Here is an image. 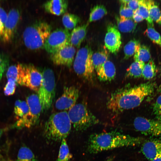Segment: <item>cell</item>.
Segmentation results:
<instances>
[{"instance_id": "obj_42", "label": "cell", "mask_w": 161, "mask_h": 161, "mask_svg": "<svg viewBox=\"0 0 161 161\" xmlns=\"http://www.w3.org/2000/svg\"><path fill=\"white\" fill-rule=\"evenodd\" d=\"M129 1V0H120L119 1L121 3V4L127 5Z\"/></svg>"}, {"instance_id": "obj_35", "label": "cell", "mask_w": 161, "mask_h": 161, "mask_svg": "<svg viewBox=\"0 0 161 161\" xmlns=\"http://www.w3.org/2000/svg\"><path fill=\"white\" fill-rule=\"evenodd\" d=\"M18 69V64L12 65L9 66L7 69L6 74L7 79L13 80L17 83Z\"/></svg>"}, {"instance_id": "obj_5", "label": "cell", "mask_w": 161, "mask_h": 161, "mask_svg": "<svg viewBox=\"0 0 161 161\" xmlns=\"http://www.w3.org/2000/svg\"><path fill=\"white\" fill-rule=\"evenodd\" d=\"M93 52L88 45L80 49L77 52L73 61V67L77 75L89 82H93L95 69L92 56Z\"/></svg>"}, {"instance_id": "obj_45", "label": "cell", "mask_w": 161, "mask_h": 161, "mask_svg": "<svg viewBox=\"0 0 161 161\" xmlns=\"http://www.w3.org/2000/svg\"><path fill=\"white\" fill-rule=\"evenodd\" d=\"M5 129L0 128V137L2 136L4 132L5 131Z\"/></svg>"}, {"instance_id": "obj_33", "label": "cell", "mask_w": 161, "mask_h": 161, "mask_svg": "<svg viewBox=\"0 0 161 161\" xmlns=\"http://www.w3.org/2000/svg\"><path fill=\"white\" fill-rule=\"evenodd\" d=\"M147 27L145 32L146 34L152 42L161 47V36L152 26L147 24Z\"/></svg>"}, {"instance_id": "obj_27", "label": "cell", "mask_w": 161, "mask_h": 161, "mask_svg": "<svg viewBox=\"0 0 161 161\" xmlns=\"http://www.w3.org/2000/svg\"><path fill=\"white\" fill-rule=\"evenodd\" d=\"M107 13V10L104 5L102 4L95 5L91 9L88 23L100 19Z\"/></svg>"}, {"instance_id": "obj_22", "label": "cell", "mask_w": 161, "mask_h": 161, "mask_svg": "<svg viewBox=\"0 0 161 161\" xmlns=\"http://www.w3.org/2000/svg\"><path fill=\"white\" fill-rule=\"evenodd\" d=\"M134 58V61L144 63L148 61L151 59V54L149 47L145 45L139 43L136 49Z\"/></svg>"}, {"instance_id": "obj_47", "label": "cell", "mask_w": 161, "mask_h": 161, "mask_svg": "<svg viewBox=\"0 0 161 161\" xmlns=\"http://www.w3.org/2000/svg\"><path fill=\"white\" fill-rule=\"evenodd\" d=\"M1 159L0 158V161H1Z\"/></svg>"}, {"instance_id": "obj_44", "label": "cell", "mask_w": 161, "mask_h": 161, "mask_svg": "<svg viewBox=\"0 0 161 161\" xmlns=\"http://www.w3.org/2000/svg\"><path fill=\"white\" fill-rule=\"evenodd\" d=\"M114 157L112 156L109 157L106 161H113Z\"/></svg>"}, {"instance_id": "obj_26", "label": "cell", "mask_w": 161, "mask_h": 161, "mask_svg": "<svg viewBox=\"0 0 161 161\" xmlns=\"http://www.w3.org/2000/svg\"><path fill=\"white\" fill-rule=\"evenodd\" d=\"M80 21L77 15L70 13H64L62 18V22L65 28L68 30L73 29Z\"/></svg>"}, {"instance_id": "obj_1", "label": "cell", "mask_w": 161, "mask_h": 161, "mask_svg": "<svg viewBox=\"0 0 161 161\" xmlns=\"http://www.w3.org/2000/svg\"><path fill=\"white\" fill-rule=\"evenodd\" d=\"M154 86L153 83L147 82L117 91L111 95L107 107L113 112L118 113L137 107L153 92Z\"/></svg>"}, {"instance_id": "obj_43", "label": "cell", "mask_w": 161, "mask_h": 161, "mask_svg": "<svg viewBox=\"0 0 161 161\" xmlns=\"http://www.w3.org/2000/svg\"><path fill=\"white\" fill-rule=\"evenodd\" d=\"M152 161H161V153Z\"/></svg>"}, {"instance_id": "obj_46", "label": "cell", "mask_w": 161, "mask_h": 161, "mask_svg": "<svg viewBox=\"0 0 161 161\" xmlns=\"http://www.w3.org/2000/svg\"><path fill=\"white\" fill-rule=\"evenodd\" d=\"M158 120L161 121V114L156 117Z\"/></svg>"}, {"instance_id": "obj_14", "label": "cell", "mask_w": 161, "mask_h": 161, "mask_svg": "<svg viewBox=\"0 0 161 161\" xmlns=\"http://www.w3.org/2000/svg\"><path fill=\"white\" fill-rule=\"evenodd\" d=\"M75 52V47L70 44L51 54L50 58L55 65H63L70 67L73 62Z\"/></svg>"}, {"instance_id": "obj_41", "label": "cell", "mask_w": 161, "mask_h": 161, "mask_svg": "<svg viewBox=\"0 0 161 161\" xmlns=\"http://www.w3.org/2000/svg\"><path fill=\"white\" fill-rule=\"evenodd\" d=\"M138 9L134 11L132 17V19L136 23L142 21L144 19L139 13Z\"/></svg>"}, {"instance_id": "obj_13", "label": "cell", "mask_w": 161, "mask_h": 161, "mask_svg": "<svg viewBox=\"0 0 161 161\" xmlns=\"http://www.w3.org/2000/svg\"><path fill=\"white\" fill-rule=\"evenodd\" d=\"M20 17L19 11L15 9L11 10L7 14L1 38L4 42H10L13 38Z\"/></svg>"}, {"instance_id": "obj_21", "label": "cell", "mask_w": 161, "mask_h": 161, "mask_svg": "<svg viewBox=\"0 0 161 161\" xmlns=\"http://www.w3.org/2000/svg\"><path fill=\"white\" fill-rule=\"evenodd\" d=\"M116 19L117 28L119 30L123 32H131L135 29L137 23L132 18H125L117 16Z\"/></svg>"}, {"instance_id": "obj_8", "label": "cell", "mask_w": 161, "mask_h": 161, "mask_svg": "<svg viewBox=\"0 0 161 161\" xmlns=\"http://www.w3.org/2000/svg\"><path fill=\"white\" fill-rule=\"evenodd\" d=\"M18 64L17 84L37 92L41 83L42 73L32 64Z\"/></svg>"}, {"instance_id": "obj_17", "label": "cell", "mask_w": 161, "mask_h": 161, "mask_svg": "<svg viewBox=\"0 0 161 161\" xmlns=\"http://www.w3.org/2000/svg\"><path fill=\"white\" fill-rule=\"evenodd\" d=\"M141 151L148 160L152 161L161 153V139L145 142L142 145Z\"/></svg>"}, {"instance_id": "obj_31", "label": "cell", "mask_w": 161, "mask_h": 161, "mask_svg": "<svg viewBox=\"0 0 161 161\" xmlns=\"http://www.w3.org/2000/svg\"><path fill=\"white\" fill-rule=\"evenodd\" d=\"M140 43L135 39L130 40L124 47V59H127L134 55L138 45Z\"/></svg>"}, {"instance_id": "obj_28", "label": "cell", "mask_w": 161, "mask_h": 161, "mask_svg": "<svg viewBox=\"0 0 161 161\" xmlns=\"http://www.w3.org/2000/svg\"><path fill=\"white\" fill-rule=\"evenodd\" d=\"M16 161H37L34 154L28 147L23 146L18 151Z\"/></svg>"}, {"instance_id": "obj_20", "label": "cell", "mask_w": 161, "mask_h": 161, "mask_svg": "<svg viewBox=\"0 0 161 161\" xmlns=\"http://www.w3.org/2000/svg\"><path fill=\"white\" fill-rule=\"evenodd\" d=\"M89 23L75 27L70 35V43L77 48H79L82 42L85 38Z\"/></svg>"}, {"instance_id": "obj_18", "label": "cell", "mask_w": 161, "mask_h": 161, "mask_svg": "<svg viewBox=\"0 0 161 161\" xmlns=\"http://www.w3.org/2000/svg\"><path fill=\"white\" fill-rule=\"evenodd\" d=\"M68 5L67 0H50L44 3L43 7L47 13L59 16L65 13Z\"/></svg>"}, {"instance_id": "obj_36", "label": "cell", "mask_w": 161, "mask_h": 161, "mask_svg": "<svg viewBox=\"0 0 161 161\" xmlns=\"http://www.w3.org/2000/svg\"><path fill=\"white\" fill-rule=\"evenodd\" d=\"M134 11L127 5L121 4L120 8V16L125 18H132Z\"/></svg>"}, {"instance_id": "obj_9", "label": "cell", "mask_w": 161, "mask_h": 161, "mask_svg": "<svg viewBox=\"0 0 161 161\" xmlns=\"http://www.w3.org/2000/svg\"><path fill=\"white\" fill-rule=\"evenodd\" d=\"M70 35L69 30L65 28H57L50 34L43 48L48 53H54L70 44Z\"/></svg>"}, {"instance_id": "obj_32", "label": "cell", "mask_w": 161, "mask_h": 161, "mask_svg": "<svg viewBox=\"0 0 161 161\" xmlns=\"http://www.w3.org/2000/svg\"><path fill=\"white\" fill-rule=\"evenodd\" d=\"M138 12L143 18L146 21L147 24L154 27L153 21L150 17L149 11L146 3V0H139Z\"/></svg>"}, {"instance_id": "obj_3", "label": "cell", "mask_w": 161, "mask_h": 161, "mask_svg": "<svg viewBox=\"0 0 161 161\" xmlns=\"http://www.w3.org/2000/svg\"><path fill=\"white\" fill-rule=\"evenodd\" d=\"M71 123L68 112L63 111L52 114L46 122L44 133L48 140L58 141L65 139L71 131Z\"/></svg>"}, {"instance_id": "obj_38", "label": "cell", "mask_w": 161, "mask_h": 161, "mask_svg": "<svg viewBox=\"0 0 161 161\" xmlns=\"http://www.w3.org/2000/svg\"><path fill=\"white\" fill-rule=\"evenodd\" d=\"M7 14L5 10L0 7V38H1L4 30V24Z\"/></svg>"}, {"instance_id": "obj_6", "label": "cell", "mask_w": 161, "mask_h": 161, "mask_svg": "<svg viewBox=\"0 0 161 161\" xmlns=\"http://www.w3.org/2000/svg\"><path fill=\"white\" fill-rule=\"evenodd\" d=\"M68 114L71 124L77 131L85 130L99 122L83 103L76 104L69 109Z\"/></svg>"}, {"instance_id": "obj_34", "label": "cell", "mask_w": 161, "mask_h": 161, "mask_svg": "<svg viewBox=\"0 0 161 161\" xmlns=\"http://www.w3.org/2000/svg\"><path fill=\"white\" fill-rule=\"evenodd\" d=\"M7 80L4 89V93L6 96L12 95L15 92L17 83L15 81L11 79Z\"/></svg>"}, {"instance_id": "obj_30", "label": "cell", "mask_w": 161, "mask_h": 161, "mask_svg": "<svg viewBox=\"0 0 161 161\" xmlns=\"http://www.w3.org/2000/svg\"><path fill=\"white\" fill-rule=\"evenodd\" d=\"M156 66L154 61L151 59L144 66L142 77L145 79L149 80L152 78L155 75Z\"/></svg>"}, {"instance_id": "obj_12", "label": "cell", "mask_w": 161, "mask_h": 161, "mask_svg": "<svg viewBox=\"0 0 161 161\" xmlns=\"http://www.w3.org/2000/svg\"><path fill=\"white\" fill-rule=\"evenodd\" d=\"M105 47L109 52L116 54L121 44L120 31L115 24H109L107 26L104 38Z\"/></svg>"}, {"instance_id": "obj_10", "label": "cell", "mask_w": 161, "mask_h": 161, "mask_svg": "<svg viewBox=\"0 0 161 161\" xmlns=\"http://www.w3.org/2000/svg\"><path fill=\"white\" fill-rule=\"evenodd\" d=\"M134 126L137 131L145 135H161V121L141 117L135 118Z\"/></svg>"}, {"instance_id": "obj_15", "label": "cell", "mask_w": 161, "mask_h": 161, "mask_svg": "<svg viewBox=\"0 0 161 161\" xmlns=\"http://www.w3.org/2000/svg\"><path fill=\"white\" fill-rule=\"evenodd\" d=\"M14 113L17 119L16 126L19 128H29V110L26 101L16 100L14 107Z\"/></svg>"}, {"instance_id": "obj_19", "label": "cell", "mask_w": 161, "mask_h": 161, "mask_svg": "<svg viewBox=\"0 0 161 161\" xmlns=\"http://www.w3.org/2000/svg\"><path fill=\"white\" fill-rule=\"evenodd\" d=\"M98 78L100 81H110L116 75V69L114 64L108 60L95 70Z\"/></svg>"}, {"instance_id": "obj_2", "label": "cell", "mask_w": 161, "mask_h": 161, "mask_svg": "<svg viewBox=\"0 0 161 161\" xmlns=\"http://www.w3.org/2000/svg\"><path fill=\"white\" fill-rule=\"evenodd\" d=\"M143 140L140 137H134L117 131L95 133L89 137L87 150L91 154H96L120 147L138 145Z\"/></svg>"}, {"instance_id": "obj_39", "label": "cell", "mask_w": 161, "mask_h": 161, "mask_svg": "<svg viewBox=\"0 0 161 161\" xmlns=\"http://www.w3.org/2000/svg\"><path fill=\"white\" fill-rule=\"evenodd\" d=\"M153 111L156 117L161 114V95L158 97L153 105Z\"/></svg>"}, {"instance_id": "obj_37", "label": "cell", "mask_w": 161, "mask_h": 161, "mask_svg": "<svg viewBox=\"0 0 161 161\" xmlns=\"http://www.w3.org/2000/svg\"><path fill=\"white\" fill-rule=\"evenodd\" d=\"M9 63V59L7 57L3 54L0 55V80L7 69Z\"/></svg>"}, {"instance_id": "obj_16", "label": "cell", "mask_w": 161, "mask_h": 161, "mask_svg": "<svg viewBox=\"0 0 161 161\" xmlns=\"http://www.w3.org/2000/svg\"><path fill=\"white\" fill-rule=\"evenodd\" d=\"M26 101L29 110V128L35 124L38 121L41 107L37 95L33 94L27 98Z\"/></svg>"}, {"instance_id": "obj_40", "label": "cell", "mask_w": 161, "mask_h": 161, "mask_svg": "<svg viewBox=\"0 0 161 161\" xmlns=\"http://www.w3.org/2000/svg\"><path fill=\"white\" fill-rule=\"evenodd\" d=\"M139 4V0H129L127 6L134 11L138 9Z\"/></svg>"}, {"instance_id": "obj_29", "label": "cell", "mask_w": 161, "mask_h": 161, "mask_svg": "<svg viewBox=\"0 0 161 161\" xmlns=\"http://www.w3.org/2000/svg\"><path fill=\"white\" fill-rule=\"evenodd\" d=\"M72 155L70 152L65 139L61 140L58 158L56 161H70Z\"/></svg>"}, {"instance_id": "obj_4", "label": "cell", "mask_w": 161, "mask_h": 161, "mask_svg": "<svg viewBox=\"0 0 161 161\" xmlns=\"http://www.w3.org/2000/svg\"><path fill=\"white\" fill-rule=\"evenodd\" d=\"M51 26L46 22L38 21L27 27L23 34L25 46L35 50L43 47L44 42L51 32Z\"/></svg>"}, {"instance_id": "obj_25", "label": "cell", "mask_w": 161, "mask_h": 161, "mask_svg": "<svg viewBox=\"0 0 161 161\" xmlns=\"http://www.w3.org/2000/svg\"><path fill=\"white\" fill-rule=\"evenodd\" d=\"M149 15L152 20L161 25V13L156 2L152 0H146Z\"/></svg>"}, {"instance_id": "obj_7", "label": "cell", "mask_w": 161, "mask_h": 161, "mask_svg": "<svg viewBox=\"0 0 161 161\" xmlns=\"http://www.w3.org/2000/svg\"><path fill=\"white\" fill-rule=\"evenodd\" d=\"M42 73V79L38 92L41 107V112L48 110L51 107L55 95V83L54 74L49 68H45Z\"/></svg>"}, {"instance_id": "obj_23", "label": "cell", "mask_w": 161, "mask_h": 161, "mask_svg": "<svg viewBox=\"0 0 161 161\" xmlns=\"http://www.w3.org/2000/svg\"><path fill=\"white\" fill-rule=\"evenodd\" d=\"M109 55V53L105 47L93 53L92 60L95 70H96L108 60Z\"/></svg>"}, {"instance_id": "obj_11", "label": "cell", "mask_w": 161, "mask_h": 161, "mask_svg": "<svg viewBox=\"0 0 161 161\" xmlns=\"http://www.w3.org/2000/svg\"><path fill=\"white\" fill-rule=\"evenodd\" d=\"M79 95V91L76 87H65L62 95L56 101V108L60 110L70 109L76 104Z\"/></svg>"}, {"instance_id": "obj_24", "label": "cell", "mask_w": 161, "mask_h": 161, "mask_svg": "<svg viewBox=\"0 0 161 161\" xmlns=\"http://www.w3.org/2000/svg\"><path fill=\"white\" fill-rule=\"evenodd\" d=\"M144 63L134 61L127 69L126 77L127 78H138L142 77Z\"/></svg>"}]
</instances>
